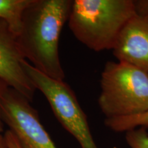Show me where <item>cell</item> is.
<instances>
[{"instance_id": "obj_1", "label": "cell", "mask_w": 148, "mask_h": 148, "mask_svg": "<svg viewBox=\"0 0 148 148\" xmlns=\"http://www.w3.org/2000/svg\"><path fill=\"white\" fill-rule=\"evenodd\" d=\"M73 1L32 0L23 15L16 41L30 64L51 78L64 80L58 44L64 23L69 20Z\"/></svg>"}, {"instance_id": "obj_10", "label": "cell", "mask_w": 148, "mask_h": 148, "mask_svg": "<svg viewBox=\"0 0 148 148\" xmlns=\"http://www.w3.org/2000/svg\"><path fill=\"white\" fill-rule=\"evenodd\" d=\"M125 140L130 148H148V132L145 127L127 131Z\"/></svg>"}, {"instance_id": "obj_4", "label": "cell", "mask_w": 148, "mask_h": 148, "mask_svg": "<svg viewBox=\"0 0 148 148\" xmlns=\"http://www.w3.org/2000/svg\"><path fill=\"white\" fill-rule=\"evenodd\" d=\"M23 66L36 89L45 95L56 117L76 139L81 148H98L90 132L86 114L68 84L64 80L45 75L26 60Z\"/></svg>"}, {"instance_id": "obj_2", "label": "cell", "mask_w": 148, "mask_h": 148, "mask_svg": "<svg viewBox=\"0 0 148 148\" xmlns=\"http://www.w3.org/2000/svg\"><path fill=\"white\" fill-rule=\"evenodd\" d=\"M135 14L134 0H74L69 27L79 42L95 51L112 49Z\"/></svg>"}, {"instance_id": "obj_3", "label": "cell", "mask_w": 148, "mask_h": 148, "mask_svg": "<svg viewBox=\"0 0 148 148\" xmlns=\"http://www.w3.org/2000/svg\"><path fill=\"white\" fill-rule=\"evenodd\" d=\"M98 104L106 119L148 111V75L123 62L108 61L101 75Z\"/></svg>"}, {"instance_id": "obj_5", "label": "cell", "mask_w": 148, "mask_h": 148, "mask_svg": "<svg viewBox=\"0 0 148 148\" xmlns=\"http://www.w3.org/2000/svg\"><path fill=\"white\" fill-rule=\"evenodd\" d=\"M1 114L21 148H57L30 101L13 88L8 87L3 93Z\"/></svg>"}, {"instance_id": "obj_7", "label": "cell", "mask_w": 148, "mask_h": 148, "mask_svg": "<svg viewBox=\"0 0 148 148\" xmlns=\"http://www.w3.org/2000/svg\"><path fill=\"white\" fill-rule=\"evenodd\" d=\"M112 50L119 62L148 75V19L136 14L131 18L119 33Z\"/></svg>"}, {"instance_id": "obj_6", "label": "cell", "mask_w": 148, "mask_h": 148, "mask_svg": "<svg viewBox=\"0 0 148 148\" xmlns=\"http://www.w3.org/2000/svg\"><path fill=\"white\" fill-rule=\"evenodd\" d=\"M25 60L15 37L0 20V79L31 102L36 88L23 69Z\"/></svg>"}, {"instance_id": "obj_12", "label": "cell", "mask_w": 148, "mask_h": 148, "mask_svg": "<svg viewBox=\"0 0 148 148\" xmlns=\"http://www.w3.org/2000/svg\"><path fill=\"white\" fill-rule=\"evenodd\" d=\"M3 136H4L5 143H6L8 148H21L15 135L10 130L5 131Z\"/></svg>"}, {"instance_id": "obj_13", "label": "cell", "mask_w": 148, "mask_h": 148, "mask_svg": "<svg viewBox=\"0 0 148 148\" xmlns=\"http://www.w3.org/2000/svg\"><path fill=\"white\" fill-rule=\"evenodd\" d=\"M8 87H9L8 85L1 79H0V133L3 132V123H4L2 119V114H1V99H2V96L5 90Z\"/></svg>"}, {"instance_id": "obj_8", "label": "cell", "mask_w": 148, "mask_h": 148, "mask_svg": "<svg viewBox=\"0 0 148 148\" xmlns=\"http://www.w3.org/2000/svg\"><path fill=\"white\" fill-rule=\"evenodd\" d=\"M32 0H0V20L8 25L14 37L19 34L23 15Z\"/></svg>"}, {"instance_id": "obj_11", "label": "cell", "mask_w": 148, "mask_h": 148, "mask_svg": "<svg viewBox=\"0 0 148 148\" xmlns=\"http://www.w3.org/2000/svg\"><path fill=\"white\" fill-rule=\"evenodd\" d=\"M134 4L136 14L148 19V0H134Z\"/></svg>"}, {"instance_id": "obj_14", "label": "cell", "mask_w": 148, "mask_h": 148, "mask_svg": "<svg viewBox=\"0 0 148 148\" xmlns=\"http://www.w3.org/2000/svg\"><path fill=\"white\" fill-rule=\"evenodd\" d=\"M0 148H8L4 136L1 134V133H0Z\"/></svg>"}, {"instance_id": "obj_9", "label": "cell", "mask_w": 148, "mask_h": 148, "mask_svg": "<svg viewBox=\"0 0 148 148\" xmlns=\"http://www.w3.org/2000/svg\"><path fill=\"white\" fill-rule=\"evenodd\" d=\"M104 123L111 130L116 132H126L139 127H148V111L138 115L125 117L106 119Z\"/></svg>"}]
</instances>
